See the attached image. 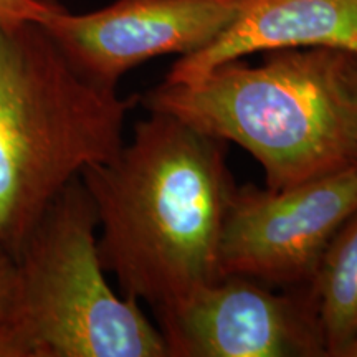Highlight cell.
<instances>
[{
    "label": "cell",
    "mask_w": 357,
    "mask_h": 357,
    "mask_svg": "<svg viewBox=\"0 0 357 357\" xmlns=\"http://www.w3.org/2000/svg\"><path fill=\"white\" fill-rule=\"evenodd\" d=\"M79 178L95 205L101 263L124 296L159 311L220 278L236 189L225 141L149 111L114 158Z\"/></svg>",
    "instance_id": "cell-1"
},
{
    "label": "cell",
    "mask_w": 357,
    "mask_h": 357,
    "mask_svg": "<svg viewBox=\"0 0 357 357\" xmlns=\"http://www.w3.org/2000/svg\"><path fill=\"white\" fill-rule=\"evenodd\" d=\"M139 101L147 111L243 147L271 190L357 164L356 52H265L260 65L238 58L194 82L162 79Z\"/></svg>",
    "instance_id": "cell-2"
},
{
    "label": "cell",
    "mask_w": 357,
    "mask_h": 357,
    "mask_svg": "<svg viewBox=\"0 0 357 357\" xmlns=\"http://www.w3.org/2000/svg\"><path fill=\"white\" fill-rule=\"evenodd\" d=\"M137 100L82 77L42 24H0V245L13 257L66 185L121 149Z\"/></svg>",
    "instance_id": "cell-3"
},
{
    "label": "cell",
    "mask_w": 357,
    "mask_h": 357,
    "mask_svg": "<svg viewBox=\"0 0 357 357\" xmlns=\"http://www.w3.org/2000/svg\"><path fill=\"white\" fill-rule=\"evenodd\" d=\"M0 357H167L139 301L106 280L82 178L56 195L17 252Z\"/></svg>",
    "instance_id": "cell-4"
},
{
    "label": "cell",
    "mask_w": 357,
    "mask_h": 357,
    "mask_svg": "<svg viewBox=\"0 0 357 357\" xmlns=\"http://www.w3.org/2000/svg\"><path fill=\"white\" fill-rule=\"evenodd\" d=\"M356 212L357 164L281 190L236 185L223 222L220 273L273 288L311 284L324 250Z\"/></svg>",
    "instance_id": "cell-5"
},
{
    "label": "cell",
    "mask_w": 357,
    "mask_h": 357,
    "mask_svg": "<svg viewBox=\"0 0 357 357\" xmlns=\"http://www.w3.org/2000/svg\"><path fill=\"white\" fill-rule=\"evenodd\" d=\"M154 316L167 357H328L312 284L222 275Z\"/></svg>",
    "instance_id": "cell-6"
},
{
    "label": "cell",
    "mask_w": 357,
    "mask_h": 357,
    "mask_svg": "<svg viewBox=\"0 0 357 357\" xmlns=\"http://www.w3.org/2000/svg\"><path fill=\"white\" fill-rule=\"evenodd\" d=\"M247 0H114L86 13L66 7L45 24L82 77L118 89L124 75L162 55L202 50L229 26Z\"/></svg>",
    "instance_id": "cell-7"
},
{
    "label": "cell",
    "mask_w": 357,
    "mask_h": 357,
    "mask_svg": "<svg viewBox=\"0 0 357 357\" xmlns=\"http://www.w3.org/2000/svg\"><path fill=\"white\" fill-rule=\"evenodd\" d=\"M314 47L357 53V0H247L213 42L178 58L164 79L194 82L253 53Z\"/></svg>",
    "instance_id": "cell-8"
},
{
    "label": "cell",
    "mask_w": 357,
    "mask_h": 357,
    "mask_svg": "<svg viewBox=\"0 0 357 357\" xmlns=\"http://www.w3.org/2000/svg\"><path fill=\"white\" fill-rule=\"evenodd\" d=\"M311 284L328 357H344L357 339V212L333 236Z\"/></svg>",
    "instance_id": "cell-9"
},
{
    "label": "cell",
    "mask_w": 357,
    "mask_h": 357,
    "mask_svg": "<svg viewBox=\"0 0 357 357\" xmlns=\"http://www.w3.org/2000/svg\"><path fill=\"white\" fill-rule=\"evenodd\" d=\"M61 8L56 0H0V24H45Z\"/></svg>",
    "instance_id": "cell-10"
},
{
    "label": "cell",
    "mask_w": 357,
    "mask_h": 357,
    "mask_svg": "<svg viewBox=\"0 0 357 357\" xmlns=\"http://www.w3.org/2000/svg\"><path fill=\"white\" fill-rule=\"evenodd\" d=\"M15 283V257L0 245V319L3 318L10 305Z\"/></svg>",
    "instance_id": "cell-11"
},
{
    "label": "cell",
    "mask_w": 357,
    "mask_h": 357,
    "mask_svg": "<svg viewBox=\"0 0 357 357\" xmlns=\"http://www.w3.org/2000/svg\"><path fill=\"white\" fill-rule=\"evenodd\" d=\"M344 357H357V339L349 347H347V351L344 352Z\"/></svg>",
    "instance_id": "cell-12"
}]
</instances>
